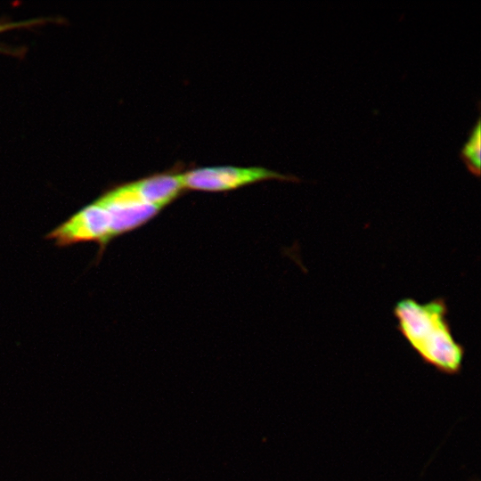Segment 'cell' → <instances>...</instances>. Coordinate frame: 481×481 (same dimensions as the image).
<instances>
[{"label": "cell", "instance_id": "3957f363", "mask_svg": "<svg viewBox=\"0 0 481 481\" xmlns=\"http://www.w3.org/2000/svg\"><path fill=\"white\" fill-rule=\"evenodd\" d=\"M96 201L106 211L111 240L145 224L162 209L144 201L134 182L108 191Z\"/></svg>", "mask_w": 481, "mask_h": 481}, {"label": "cell", "instance_id": "277c9868", "mask_svg": "<svg viewBox=\"0 0 481 481\" xmlns=\"http://www.w3.org/2000/svg\"><path fill=\"white\" fill-rule=\"evenodd\" d=\"M134 183L144 201L161 208L177 199L185 190L182 172L158 173Z\"/></svg>", "mask_w": 481, "mask_h": 481}, {"label": "cell", "instance_id": "5b68a950", "mask_svg": "<svg viewBox=\"0 0 481 481\" xmlns=\"http://www.w3.org/2000/svg\"><path fill=\"white\" fill-rule=\"evenodd\" d=\"M480 117L472 127L468 141L463 145L460 157L465 163L469 171L476 176L480 175L481 158V126Z\"/></svg>", "mask_w": 481, "mask_h": 481}, {"label": "cell", "instance_id": "7a4b0ae2", "mask_svg": "<svg viewBox=\"0 0 481 481\" xmlns=\"http://www.w3.org/2000/svg\"><path fill=\"white\" fill-rule=\"evenodd\" d=\"M185 190L221 192L266 180L298 182L294 175H284L262 167H204L183 173Z\"/></svg>", "mask_w": 481, "mask_h": 481}, {"label": "cell", "instance_id": "8992f818", "mask_svg": "<svg viewBox=\"0 0 481 481\" xmlns=\"http://www.w3.org/2000/svg\"><path fill=\"white\" fill-rule=\"evenodd\" d=\"M9 27H10V26H7V27H5V26H0V31H3L5 28H9Z\"/></svg>", "mask_w": 481, "mask_h": 481}, {"label": "cell", "instance_id": "6da1fadb", "mask_svg": "<svg viewBox=\"0 0 481 481\" xmlns=\"http://www.w3.org/2000/svg\"><path fill=\"white\" fill-rule=\"evenodd\" d=\"M393 313L398 330L424 363L447 375L461 372L465 349L452 335L444 298L423 304L412 298H403Z\"/></svg>", "mask_w": 481, "mask_h": 481}]
</instances>
